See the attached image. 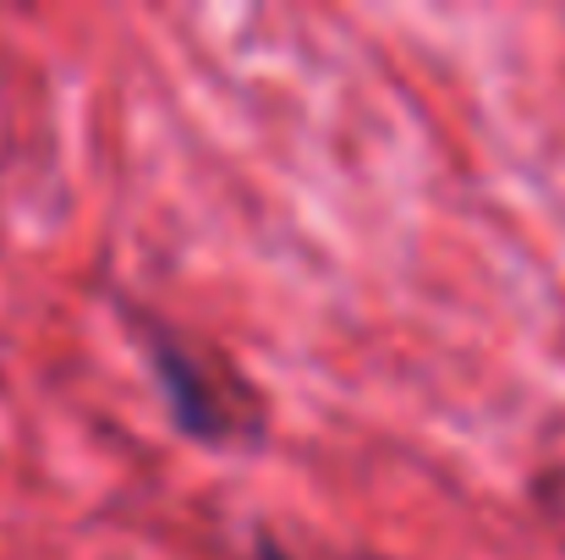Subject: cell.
I'll return each mask as SVG.
<instances>
[{"label": "cell", "mask_w": 565, "mask_h": 560, "mask_svg": "<svg viewBox=\"0 0 565 560\" xmlns=\"http://www.w3.org/2000/svg\"><path fill=\"white\" fill-rule=\"evenodd\" d=\"M253 560H297V556H291L286 545H275L269 533H258V539H253Z\"/></svg>", "instance_id": "obj_2"}, {"label": "cell", "mask_w": 565, "mask_h": 560, "mask_svg": "<svg viewBox=\"0 0 565 560\" xmlns=\"http://www.w3.org/2000/svg\"><path fill=\"white\" fill-rule=\"evenodd\" d=\"M149 369H154V384L166 395V412L177 423V434L192 440V445H225L231 440V406L225 395L214 390V379L203 373V363L192 358L188 347L177 341H149Z\"/></svg>", "instance_id": "obj_1"}]
</instances>
